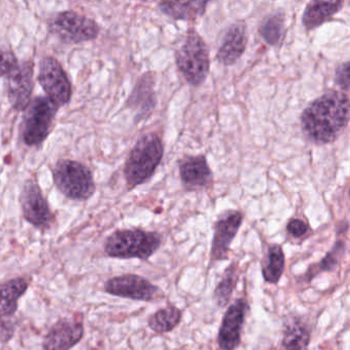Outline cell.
<instances>
[{
    "label": "cell",
    "instance_id": "6da1fadb",
    "mask_svg": "<svg viewBox=\"0 0 350 350\" xmlns=\"http://www.w3.org/2000/svg\"><path fill=\"white\" fill-rule=\"evenodd\" d=\"M350 119L347 95L330 90L312 102L302 113L304 134L319 144L331 143L345 129Z\"/></svg>",
    "mask_w": 350,
    "mask_h": 350
},
{
    "label": "cell",
    "instance_id": "7a4b0ae2",
    "mask_svg": "<svg viewBox=\"0 0 350 350\" xmlns=\"http://www.w3.org/2000/svg\"><path fill=\"white\" fill-rule=\"evenodd\" d=\"M161 234L141 228L120 229L108 236L104 245L107 256L116 259L147 261L159 250Z\"/></svg>",
    "mask_w": 350,
    "mask_h": 350
},
{
    "label": "cell",
    "instance_id": "3957f363",
    "mask_svg": "<svg viewBox=\"0 0 350 350\" xmlns=\"http://www.w3.org/2000/svg\"><path fill=\"white\" fill-rule=\"evenodd\" d=\"M163 153V143L157 134L143 136L125 164L124 176L129 186L133 188L149 180L161 162Z\"/></svg>",
    "mask_w": 350,
    "mask_h": 350
},
{
    "label": "cell",
    "instance_id": "277c9868",
    "mask_svg": "<svg viewBox=\"0 0 350 350\" xmlns=\"http://www.w3.org/2000/svg\"><path fill=\"white\" fill-rule=\"evenodd\" d=\"M175 57L179 71L191 86H200L206 79L210 67L209 51L195 30L187 32Z\"/></svg>",
    "mask_w": 350,
    "mask_h": 350
},
{
    "label": "cell",
    "instance_id": "5b68a950",
    "mask_svg": "<svg viewBox=\"0 0 350 350\" xmlns=\"http://www.w3.org/2000/svg\"><path fill=\"white\" fill-rule=\"evenodd\" d=\"M57 106L47 97H36L25 109L21 136L27 146H39L45 141L53 127Z\"/></svg>",
    "mask_w": 350,
    "mask_h": 350
},
{
    "label": "cell",
    "instance_id": "8992f818",
    "mask_svg": "<svg viewBox=\"0 0 350 350\" xmlns=\"http://www.w3.org/2000/svg\"><path fill=\"white\" fill-rule=\"evenodd\" d=\"M53 181L66 197L74 201H85L96 190L90 168L75 160H59L53 168Z\"/></svg>",
    "mask_w": 350,
    "mask_h": 350
},
{
    "label": "cell",
    "instance_id": "52a82bcc",
    "mask_svg": "<svg viewBox=\"0 0 350 350\" xmlns=\"http://www.w3.org/2000/svg\"><path fill=\"white\" fill-rule=\"evenodd\" d=\"M49 30L66 43H80L96 38L100 27L92 18L73 10L62 12L49 25Z\"/></svg>",
    "mask_w": 350,
    "mask_h": 350
},
{
    "label": "cell",
    "instance_id": "ba28073f",
    "mask_svg": "<svg viewBox=\"0 0 350 350\" xmlns=\"http://www.w3.org/2000/svg\"><path fill=\"white\" fill-rule=\"evenodd\" d=\"M104 290L109 295L139 302L153 301L161 292L149 279L135 273L111 277L105 283Z\"/></svg>",
    "mask_w": 350,
    "mask_h": 350
},
{
    "label": "cell",
    "instance_id": "9c48e42d",
    "mask_svg": "<svg viewBox=\"0 0 350 350\" xmlns=\"http://www.w3.org/2000/svg\"><path fill=\"white\" fill-rule=\"evenodd\" d=\"M38 82L57 106L68 104L71 100L72 86L61 63L53 57H45L39 66Z\"/></svg>",
    "mask_w": 350,
    "mask_h": 350
},
{
    "label": "cell",
    "instance_id": "30bf717a",
    "mask_svg": "<svg viewBox=\"0 0 350 350\" xmlns=\"http://www.w3.org/2000/svg\"><path fill=\"white\" fill-rule=\"evenodd\" d=\"M20 205L24 219L38 229H49L53 222V216L40 187L35 180L28 179L23 186Z\"/></svg>",
    "mask_w": 350,
    "mask_h": 350
},
{
    "label": "cell",
    "instance_id": "8fae6325",
    "mask_svg": "<svg viewBox=\"0 0 350 350\" xmlns=\"http://www.w3.org/2000/svg\"><path fill=\"white\" fill-rule=\"evenodd\" d=\"M248 310V302L243 298L234 300L226 308L217 334V345L220 350H236L240 347Z\"/></svg>",
    "mask_w": 350,
    "mask_h": 350
},
{
    "label": "cell",
    "instance_id": "7c38bea8",
    "mask_svg": "<svg viewBox=\"0 0 350 350\" xmlns=\"http://www.w3.org/2000/svg\"><path fill=\"white\" fill-rule=\"evenodd\" d=\"M243 214L239 211H226L214 224L210 258L212 261H224L228 258L230 246L243 223Z\"/></svg>",
    "mask_w": 350,
    "mask_h": 350
},
{
    "label": "cell",
    "instance_id": "4fadbf2b",
    "mask_svg": "<svg viewBox=\"0 0 350 350\" xmlns=\"http://www.w3.org/2000/svg\"><path fill=\"white\" fill-rule=\"evenodd\" d=\"M84 337V325L76 318L57 321L43 339V350H70Z\"/></svg>",
    "mask_w": 350,
    "mask_h": 350
},
{
    "label": "cell",
    "instance_id": "5bb4252c",
    "mask_svg": "<svg viewBox=\"0 0 350 350\" xmlns=\"http://www.w3.org/2000/svg\"><path fill=\"white\" fill-rule=\"evenodd\" d=\"M34 66L32 62L20 63L18 69L8 77V97L12 108L25 111L31 102L34 82Z\"/></svg>",
    "mask_w": 350,
    "mask_h": 350
},
{
    "label": "cell",
    "instance_id": "9a60e30c",
    "mask_svg": "<svg viewBox=\"0 0 350 350\" xmlns=\"http://www.w3.org/2000/svg\"><path fill=\"white\" fill-rule=\"evenodd\" d=\"M248 35L244 24L232 25L226 31L219 51L217 53L218 61L224 65L228 66L236 63L246 49Z\"/></svg>",
    "mask_w": 350,
    "mask_h": 350
},
{
    "label": "cell",
    "instance_id": "2e32d148",
    "mask_svg": "<svg viewBox=\"0 0 350 350\" xmlns=\"http://www.w3.org/2000/svg\"><path fill=\"white\" fill-rule=\"evenodd\" d=\"M181 180L189 188L206 187L211 181V170L204 156H187L179 164Z\"/></svg>",
    "mask_w": 350,
    "mask_h": 350
},
{
    "label": "cell",
    "instance_id": "e0dca14e",
    "mask_svg": "<svg viewBox=\"0 0 350 350\" xmlns=\"http://www.w3.org/2000/svg\"><path fill=\"white\" fill-rule=\"evenodd\" d=\"M24 277H14L0 284V320H12L18 310V300L28 290Z\"/></svg>",
    "mask_w": 350,
    "mask_h": 350
},
{
    "label": "cell",
    "instance_id": "ac0fdd59",
    "mask_svg": "<svg viewBox=\"0 0 350 350\" xmlns=\"http://www.w3.org/2000/svg\"><path fill=\"white\" fill-rule=\"evenodd\" d=\"M343 3L341 1H312L308 4L304 14V25L308 30L320 26L330 20L340 10Z\"/></svg>",
    "mask_w": 350,
    "mask_h": 350
},
{
    "label": "cell",
    "instance_id": "d6986e66",
    "mask_svg": "<svg viewBox=\"0 0 350 350\" xmlns=\"http://www.w3.org/2000/svg\"><path fill=\"white\" fill-rule=\"evenodd\" d=\"M310 332L300 318H291L285 323L283 347L286 350H306L310 345Z\"/></svg>",
    "mask_w": 350,
    "mask_h": 350
},
{
    "label": "cell",
    "instance_id": "ffe728a7",
    "mask_svg": "<svg viewBox=\"0 0 350 350\" xmlns=\"http://www.w3.org/2000/svg\"><path fill=\"white\" fill-rule=\"evenodd\" d=\"M285 271V254L280 245H271L267 249V254L263 259L262 277L267 283H279Z\"/></svg>",
    "mask_w": 350,
    "mask_h": 350
},
{
    "label": "cell",
    "instance_id": "44dd1931",
    "mask_svg": "<svg viewBox=\"0 0 350 350\" xmlns=\"http://www.w3.org/2000/svg\"><path fill=\"white\" fill-rule=\"evenodd\" d=\"M238 281L239 265L237 262H232L214 289L213 299L218 308H224L230 304Z\"/></svg>",
    "mask_w": 350,
    "mask_h": 350
},
{
    "label": "cell",
    "instance_id": "7402d4cb",
    "mask_svg": "<svg viewBox=\"0 0 350 350\" xmlns=\"http://www.w3.org/2000/svg\"><path fill=\"white\" fill-rule=\"evenodd\" d=\"M183 312L177 306L168 305L150 316L148 326L157 334L172 332L180 324Z\"/></svg>",
    "mask_w": 350,
    "mask_h": 350
},
{
    "label": "cell",
    "instance_id": "603a6c76",
    "mask_svg": "<svg viewBox=\"0 0 350 350\" xmlns=\"http://www.w3.org/2000/svg\"><path fill=\"white\" fill-rule=\"evenodd\" d=\"M207 1L161 2L160 10L175 20H193L205 12Z\"/></svg>",
    "mask_w": 350,
    "mask_h": 350
},
{
    "label": "cell",
    "instance_id": "cb8c5ba5",
    "mask_svg": "<svg viewBox=\"0 0 350 350\" xmlns=\"http://www.w3.org/2000/svg\"><path fill=\"white\" fill-rule=\"evenodd\" d=\"M153 86V77L151 74H147L141 78L133 90L131 102H133V108L137 109L141 114L150 112L155 104Z\"/></svg>",
    "mask_w": 350,
    "mask_h": 350
},
{
    "label": "cell",
    "instance_id": "d4e9b609",
    "mask_svg": "<svg viewBox=\"0 0 350 350\" xmlns=\"http://www.w3.org/2000/svg\"><path fill=\"white\" fill-rule=\"evenodd\" d=\"M260 34L269 45H278L284 34L283 16L280 14H271L267 16L261 25Z\"/></svg>",
    "mask_w": 350,
    "mask_h": 350
},
{
    "label": "cell",
    "instance_id": "484cf974",
    "mask_svg": "<svg viewBox=\"0 0 350 350\" xmlns=\"http://www.w3.org/2000/svg\"><path fill=\"white\" fill-rule=\"evenodd\" d=\"M18 65L20 63L12 51L0 47V77L8 78L18 69Z\"/></svg>",
    "mask_w": 350,
    "mask_h": 350
},
{
    "label": "cell",
    "instance_id": "4316f807",
    "mask_svg": "<svg viewBox=\"0 0 350 350\" xmlns=\"http://www.w3.org/2000/svg\"><path fill=\"white\" fill-rule=\"evenodd\" d=\"M343 249H345V245L341 242H337L334 249L321 261L320 265H319V271H331V269L334 268L335 265L338 262V254Z\"/></svg>",
    "mask_w": 350,
    "mask_h": 350
},
{
    "label": "cell",
    "instance_id": "83f0119b",
    "mask_svg": "<svg viewBox=\"0 0 350 350\" xmlns=\"http://www.w3.org/2000/svg\"><path fill=\"white\" fill-rule=\"evenodd\" d=\"M336 82L342 90L350 92V61L339 66L336 71Z\"/></svg>",
    "mask_w": 350,
    "mask_h": 350
},
{
    "label": "cell",
    "instance_id": "f1b7e54d",
    "mask_svg": "<svg viewBox=\"0 0 350 350\" xmlns=\"http://www.w3.org/2000/svg\"><path fill=\"white\" fill-rule=\"evenodd\" d=\"M287 230L294 238H302L308 232V226L302 220L293 219L288 223Z\"/></svg>",
    "mask_w": 350,
    "mask_h": 350
},
{
    "label": "cell",
    "instance_id": "f546056e",
    "mask_svg": "<svg viewBox=\"0 0 350 350\" xmlns=\"http://www.w3.org/2000/svg\"><path fill=\"white\" fill-rule=\"evenodd\" d=\"M14 324L12 320H0V341L8 342L14 336Z\"/></svg>",
    "mask_w": 350,
    "mask_h": 350
},
{
    "label": "cell",
    "instance_id": "4dcf8cb0",
    "mask_svg": "<svg viewBox=\"0 0 350 350\" xmlns=\"http://www.w3.org/2000/svg\"><path fill=\"white\" fill-rule=\"evenodd\" d=\"M349 197H350V189H349Z\"/></svg>",
    "mask_w": 350,
    "mask_h": 350
}]
</instances>
